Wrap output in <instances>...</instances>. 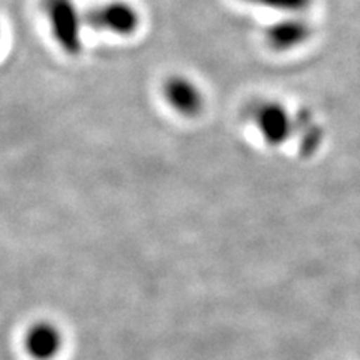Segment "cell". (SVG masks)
<instances>
[{"mask_svg": "<svg viewBox=\"0 0 360 360\" xmlns=\"http://www.w3.org/2000/svg\"><path fill=\"white\" fill-rule=\"evenodd\" d=\"M42 11L59 49L72 58L80 54L86 21L75 0H42Z\"/></svg>", "mask_w": 360, "mask_h": 360, "instance_id": "6da1fadb", "label": "cell"}, {"mask_svg": "<svg viewBox=\"0 0 360 360\" xmlns=\"http://www.w3.org/2000/svg\"><path fill=\"white\" fill-rule=\"evenodd\" d=\"M251 122L258 137L269 148L284 146L295 131V120L285 104L278 99H262L251 110Z\"/></svg>", "mask_w": 360, "mask_h": 360, "instance_id": "7a4b0ae2", "label": "cell"}, {"mask_svg": "<svg viewBox=\"0 0 360 360\" xmlns=\"http://www.w3.org/2000/svg\"><path fill=\"white\" fill-rule=\"evenodd\" d=\"M84 21L90 29L122 38L134 35L141 25L139 11L125 0H110L90 6L84 13Z\"/></svg>", "mask_w": 360, "mask_h": 360, "instance_id": "3957f363", "label": "cell"}, {"mask_svg": "<svg viewBox=\"0 0 360 360\" xmlns=\"http://www.w3.org/2000/svg\"><path fill=\"white\" fill-rule=\"evenodd\" d=\"M162 98L176 115L194 119L206 107V95L197 82L185 74H172L162 82Z\"/></svg>", "mask_w": 360, "mask_h": 360, "instance_id": "277c9868", "label": "cell"}, {"mask_svg": "<svg viewBox=\"0 0 360 360\" xmlns=\"http://www.w3.org/2000/svg\"><path fill=\"white\" fill-rule=\"evenodd\" d=\"M63 347V333L51 321L33 323L25 336V348L35 360H51Z\"/></svg>", "mask_w": 360, "mask_h": 360, "instance_id": "5b68a950", "label": "cell"}, {"mask_svg": "<svg viewBox=\"0 0 360 360\" xmlns=\"http://www.w3.org/2000/svg\"><path fill=\"white\" fill-rule=\"evenodd\" d=\"M311 37V27L305 20L288 17L274 22L267 29L266 39L270 47L278 51L295 50L305 44Z\"/></svg>", "mask_w": 360, "mask_h": 360, "instance_id": "8992f818", "label": "cell"}, {"mask_svg": "<svg viewBox=\"0 0 360 360\" xmlns=\"http://www.w3.org/2000/svg\"><path fill=\"white\" fill-rule=\"evenodd\" d=\"M243 2H251L255 5L284 11L287 14H299L311 5V0H243Z\"/></svg>", "mask_w": 360, "mask_h": 360, "instance_id": "52a82bcc", "label": "cell"}, {"mask_svg": "<svg viewBox=\"0 0 360 360\" xmlns=\"http://www.w3.org/2000/svg\"><path fill=\"white\" fill-rule=\"evenodd\" d=\"M0 39H2V30H0Z\"/></svg>", "mask_w": 360, "mask_h": 360, "instance_id": "ba28073f", "label": "cell"}]
</instances>
